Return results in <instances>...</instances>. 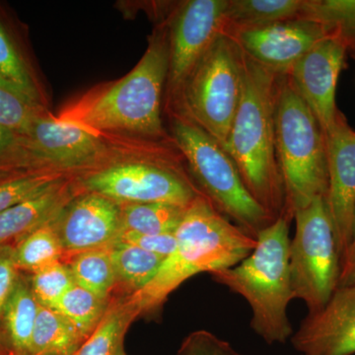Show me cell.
<instances>
[{"instance_id":"obj_26","label":"cell","mask_w":355,"mask_h":355,"mask_svg":"<svg viewBox=\"0 0 355 355\" xmlns=\"http://www.w3.org/2000/svg\"><path fill=\"white\" fill-rule=\"evenodd\" d=\"M44 114L39 101L0 76V125L27 139L33 123Z\"/></svg>"},{"instance_id":"obj_28","label":"cell","mask_w":355,"mask_h":355,"mask_svg":"<svg viewBox=\"0 0 355 355\" xmlns=\"http://www.w3.org/2000/svg\"><path fill=\"white\" fill-rule=\"evenodd\" d=\"M137 316L128 303L108 311L95 331L73 355H113L123 343L128 324Z\"/></svg>"},{"instance_id":"obj_31","label":"cell","mask_w":355,"mask_h":355,"mask_svg":"<svg viewBox=\"0 0 355 355\" xmlns=\"http://www.w3.org/2000/svg\"><path fill=\"white\" fill-rule=\"evenodd\" d=\"M0 76L40 102L38 89L19 53L0 23Z\"/></svg>"},{"instance_id":"obj_35","label":"cell","mask_w":355,"mask_h":355,"mask_svg":"<svg viewBox=\"0 0 355 355\" xmlns=\"http://www.w3.org/2000/svg\"><path fill=\"white\" fill-rule=\"evenodd\" d=\"M17 268L12 259V250L0 251V321L3 318L7 301L17 282Z\"/></svg>"},{"instance_id":"obj_33","label":"cell","mask_w":355,"mask_h":355,"mask_svg":"<svg viewBox=\"0 0 355 355\" xmlns=\"http://www.w3.org/2000/svg\"><path fill=\"white\" fill-rule=\"evenodd\" d=\"M176 355H243L209 331H193L187 336Z\"/></svg>"},{"instance_id":"obj_32","label":"cell","mask_w":355,"mask_h":355,"mask_svg":"<svg viewBox=\"0 0 355 355\" xmlns=\"http://www.w3.org/2000/svg\"><path fill=\"white\" fill-rule=\"evenodd\" d=\"M60 179L53 173L41 171L0 182V214Z\"/></svg>"},{"instance_id":"obj_20","label":"cell","mask_w":355,"mask_h":355,"mask_svg":"<svg viewBox=\"0 0 355 355\" xmlns=\"http://www.w3.org/2000/svg\"><path fill=\"white\" fill-rule=\"evenodd\" d=\"M40 304L31 286L18 277L3 312L9 342L16 355H29Z\"/></svg>"},{"instance_id":"obj_36","label":"cell","mask_w":355,"mask_h":355,"mask_svg":"<svg viewBox=\"0 0 355 355\" xmlns=\"http://www.w3.org/2000/svg\"><path fill=\"white\" fill-rule=\"evenodd\" d=\"M354 284H355V218L352 241L342 259L338 286H349Z\"/></svg>"},{"instance_id":"obj_3","label":"cell","mask_w":355,"mask_h":355,"mask_svg":"<svg viewBox=\"0 0 355 355\" xmlns=\"http://www.w3.org/2000/svg\"><path fill=\"white\" fill-rule=\"evenodd\" d=\"M169 71L168 27L151 37L139 64L128 74L60 116L92 132L135 133L163 139L161 103Z\"/></svg>"},{"instance_id":"obj_38","label":"cell","mask_w":355,"mask_h":355,"mask_svg":"<svg viewBox=\"0 0 355 355\" xmlns=\"http://www.w3.org/2000/svg\"><path fill=\"white\" fill-rule=\"evenodd\" d=\"M0 354H1V349H0Z\"/></svg>"},{"instance_id":"obj_16","label":"cell","mask_w":355,"mask_h":355,"mask_svg":"<svg viewBox=\"0 0 355 355\" xmlns=\"http://www.w3.org/2000/svg\"><path fill=\"white\" fill-rule=\"evenodd\" d=\"M27 139L43 162L64 168L94 162L105 150L102 140L92 130L48 114L35 121Z\"/></svg>"},{"instance_id":"obj_5","label":"cell","mask_w":355,"mask_h":355,"mask_svg":"<svg viewBox=\"0 0 355 355\" xmlns=\"http://www.w3.org/2000/svg\"><path fill=\"white\" fill-rule=\"evenodd\" d=\"M275 149L286 191L284 216L292 220L315 198H326L329 180L323 130L287 74L279 79Z\"/></svg>"},{"instance_id":"obj_15","label":"cell","mask_w":355,"mask_h":355,"mask_svg":"<svg viewBox=\"0 0 355 355\" xmlns=\"http://www.w3.org/2000/svg\"><path fill=\"white\" fill-rule=\"evenodd\" d=\"M291 340L300 355L355 354V284L338 286L322 309L308 314Z\"/></svg>"},{"instance_id":"obj_19","label":"cell","mask_w":355,"mask_h":355,"mask_svg":"<svg viewBox=\"0 0 355 355\" xmlns=\"http://www.w3.org/2000/svg\"><path fill=\"white\" fill-rule=\"evenodd\" d=\"M85 340L57 310L40 305L29 355H73Z\"/></svg>"},{"instance_id":"obj_29","label":"cell","mask_w":355,"mask_h":355,"mask_svg":"<svg viewBox=\"0 0 355 355\" xmlns=\"http://www.w3.org/2000/svg\"><path fill=\"white\" fill-rule=\"evenodd\" d=\"M42 163L26 137L0 125V182L41 172Z\"/></svg>"},{"instance_id":"obj_34","label":"cell","mask_w":355,"mask_h":355,"mask_svg":"<svg viewBox=\"0 0 355 355\" xmlns=\"http://www.w3.org/2000/svg\"><path fill=\"white\" fill-rule=\"evenodd\" d=\"M114 244L132 245L166 259L176 247V236L175 233L174 234L141 235L132 232H121L119 233Z\"/></svg>"},{"instance_id":"obj_23","label":"cell","mask_w":355,"mask_h":355,"mask_svg":"<svg viewBox=\"0 0 355 355\" xmlns=\"http://www.w3.org/2000/svg\"><path fill=\"white\" fill-rule=\"evenodd\" d=\"M108 250L116 279L125 282L135 292L141 291L155 277L165 260L132 245L114 244Z\"/></svg>"},{"instance_id":"obj_9","label":"cell","mask_w":355,"mask_h":355,"mask_svg":"<svg viewBox=\"0 0 355 355\" xmlns=\"http://www.w3.org/2000/svg\"><path fill=\"white\" fill-rule=\"evenodd\" d=\"M170 162L163 158L112 166L90 175L85 187L121 205L167 203L188 209L202 191Z\"/></svg>"},{"instance_id":"obj_24","label":"cell","mask_w":355,"mask_h":355,"mask_svg":"<svg viewBox=\"0 0 355 355\" xmlns=\"http://www.w3.org/2000/svg\"><path fill=\"white\" fill-rule=\"evenodd\" d=\"M69 268L77 286L104 300L116 282L108 249L77 254Z\"/></svg>"},{"instance_id":"obj_13","label":"cell","mask_w":355,"mask_h":355,"mask_svg":"<svg viewBox=\"0 0 355 355\" xmlns=\"http://www.w3.org/2000/svg\"><path fill=\"white\" fill-rule=\"evenodd\" d=\"M225 34L248 58L282 76L288 74L305 53L328 36L321 25L303 17Z\"/></svg>"},{"instance_id":"obj_14","label":"cell","mask_w":355,"mask_h":355,"mask_svg":"<svg viewBox=\"0 0 355 355\" xmlns=\"http://www.w3.org/2000/svg\"><path fill=\"white\" fill-rule=\"evenodd\" d=\"M347 49L336 36L324 37L294 64L289 73L292 84L316 116L323 132L338 114L336 84Z\"/></svg>"},{"instance_id":"obj_10","label":"cell","mask_w":355,"mask_h":355,"mask_svg":"<svg viewBox=\"0 0 355 355\" xmlns=\"http://www.w3.org/2000/svg\"><path fill=\"white\" fill-rule=\"evenodd\" d=\"M228 0H190L168 25L169 71L166 88L176 101L184 81L217 37L225 32Z\"/></svg>"},{"instance_id":"obj_17","label":"cell","mask_w":355,"mask_h":355,"mask_svg":"<svg viewBox=\"0 0 355 355\" xmlns=\"http://www.w3.org/2000/svg\"><path fill=\"white\" fill-rule=\"evenodd\" d=\"M74 197L62 179L0 214V245L51 224Z\"/></svg>"},{"instance_id":"obj_8","label":"cell","mask_w":355,"mask_h":355,"mask_svg":"<svg viewBox=\"0 0 355 355\" xmlns=\"http://www.w3.org/2000/svg\"><path fill=\"white\" fill-rule=\"evenodd\" d=\"M293 219L295 234L289 245L292 291L310 314L322 309L338 288L342 257L326 198H315Z\"/></svg>"},{"instance_id":"obj_22","label":"cell","mask_w":355,"mask_h":355,"mask_svg":"<svg viewBox=\"0 0 355 355\" xmlns=\"http://www.w3.org/2000/svg\"><path fill=\"white\" fill-rule=\"evenodd\" d=\"M301 17L315 21L355 51V0H305Z\"/></svg>"},{"instance_id":"obj_4","label":"cell","mask_w":355,"mask_h":355,"mask_svg":"<svg viewBox=\"0 0 355 355\" xmlns=\"http://www.w3.org/2000/svg\"><path fill=\"white\" fill-rule=\"evenodd\" d=\"M291 219L280 216L257 235L239 263L212 273L217 284L242 296L252 311L251 328L268 345H284L293 331L287 308L293 300L289 270Z\"/></svg>"},{"instance_id":"obj_18","label":"cell","mask_w":355,"mask_h":355,"mask_svg":"<svg viewBox=\"0 0 355 355\" xmlns=\"http://www.w3.org/2000/svg\"><path fill=\"white\" fill-rule=\"evenodd\" d=\"M305 0H228L225 32L254 29L300 18Z\"/></svg>"},{"instance_id":"obj_30","label":"cell","mask_w":355,"mask_h":355,"mask_svg":"<svg viewBox=\"0 0 355 355\" xmlns=\"http://www.w3.org/2000/svg\"><path fill=\"white\" fill-rule=\"evenodd\" d=\"M74 284L69 266L57 261L34 272L31 288L40 305L53 309Z\"/></svg>"},{"instance_id":"obj_25","label":"cell","mask_w":355,"mask_h":355,"mask_svg":"<svg viewBox=\"0 0 355 355\" xmlns=\"http://www.w3.org/2000/svg\"><path fill=\"white\" fill-rule=\"evenodd\" d=\"M62 254L64 250L51 223L22 238L12 250V259L16 268L34 273L60 261Z\"/></svg>"},{"instance_id":"obj_1","label":"cell","mask_w":355,"mask_h":355,"mask_svg":"<svg viewBox=\"0 0 355 355\" xmlns=\"http://www.w3.org/2000/svg\"><path fill=\"white\" fill-rule=\"evenodd\" d=\"M175 236L176 247L155 277L128 301L137 315L159 309L172 292L193 275H212L237 265L257 245L256 238L222 216L203 195L187 209Z\"/></svg>"},{"instance_id":"obj_2","label":"cell","mask_w":355,"mask_h":355,"mask_svg":"<svg viewBox=\"0 0 355 355\" xmlns=\"http://www.w3.org/2000/svg\"><path fill=\"white\" fill-rule=\"evenodd\" d=\"M280 76L245 55L241 101L224 146L247 190L275 219L284 216L286 210V191L275 149Z\"/></svg>"},{"instance_id":"obj_27","label":"cell","mask_w":355,"mask_h":355,"mask_svg":"<svg viewBox=\"0 0 355 355\" xmlns=\"http://www.w3.org/2000/svg\"><path fill=\"white\" fill-rule=\"evenodd\" d=\"M53 309L60 313L87 340L106 314V302L104 299L74 284Z\"/></svg>"},{"instance_id":"obj_6","label":"cell","mask_w":355,"mask_h":355,"mask_svg":"<svg viewBox=\"0 0 355 355\" xmlns=\"http://www.w3.org/2000/svg\"><path fill=\"white\" fill-rule=\"evenodd\" d=\"M171 133L200 191L222 216L254 238L275 220L247 190L225 149L195 121L174 112Z\"/></svg>"},{"instance_id":"obj_37","label":"cell","mask_w":355,"mask_h":355,"mask_svg":"<svg viewBox=\"0 0 355 355\" xmlns=\"http://www.w3.org/2000/svg\"><path fill=\"white\" fill-rule=\"evenodd\" d=\"M113 355H127L125 354V349H123V343H121V345H119L118 349L114 352Z\"/></svg>"},{"instance_id":"obj_11","label":"cell","mask_w":355,"mask_h":355,"mask_svg":"<svg viewBox=\"0 0 355 355\" xmlns=\"http://www.w3.org/2000/svg\"><path fill=\"white\" fill-rule=\"evenodd\" d=\"M328 160V205L340 257L352 241L355 218V132L338 111L324 132Z\"/></svg>"},{"instance_id":"obj_12","label":"cell","mask_w":355,"mask_h":355,"mask_svg":"<svg viewBox=\"0 0 355 355\" xmlns=\"http://www.w3.org/2000/svg\"><path fill=\"white\" fill-rule=\"evenodd\" d=\"M121 205L89 191L74 197L51 222L64 253L109 249L121 230Z\"/></svg>"},{"instance_id":"obj_7","label":"cell","mask_w":355,"mask_h":355,"mask_svg":"<svg viewBox=\"0 0 355 355\" xmlns=\"http://www.w3.org/2000/svg\"><path fill=\"white\" fill-rule=\"evenodd\" d=\"M244 73V53L223 33L191 70L173 111L188 116L224 148L241 101Z\"/></svg>"},{"instance_id":"obj_21","label":"cell","mask_w":355,"mask_h":355,"mask_svg":"<svg viewBox=\"0 0 355 355\" xmlns=\"http://www.w3.org/2000/svg\"><path fill=\"white\" fill-rule=\"evenodd\" d=\"M187 209L167 203L121 205V232L141 235L174 234Z\"/></svg>"}]
</instances>
